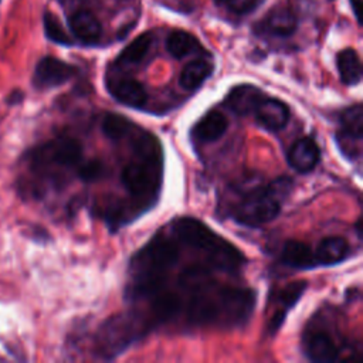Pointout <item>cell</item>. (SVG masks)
Listing matches in <instances>:
<instances>
[{
	"instance_id": "1",
	"label": "cell",
	"mask_w": 363,
	"mask_h": 363,
	"mask_svg": "<svg viewBox=\"0 0 363 363\" xmlns=\"http://www.w3.org/2000/svg\"><path fill=\"white\" fill-rule=\"evenodd\" d=\"M187 244L183 245L170 224L163 227L162 265L143 277L129 278L126 299L146 330L177 325L182 329H237L251 318L257 295L247 286L225 284L220 275L235 277L245 257L231 242L193 217L172 221Z\"/></svg>"
},
{
	"instance_id": "2",
	"label": "cell",
	"mask_w": 363,
	"mask_h": 363,
	"mask_svg": "<svg viewBox=\"0 0 363 363\" xmlns=\"http://www.w3.org/2000/svg\"><path fill=\"white\" fill-rule=\"evenodd\" d=\"M82 162V146L74 138L60 136L37 146L28 153V170L35 180L33 191L40 193L48 186L61 187L68 172L77 173Z\"/></svg>"
},
{
	"instance_id": "3",
	"label": "cell",
	"mask_w": 363,
	"mask_h": 363,
	"mask_svg": "<svg viewBox=\"0 0 363 363\" xmlns=\"http://www.w3.org/2000/svg\"><path fill=\"white\" fill-rule=\"evenodd\" d=\"M162 150L153 135L143 132L135 142V156L123 166L121 183L143 204L156 201L162 183Z\"/></svg>"
},
{
	"instance_id": "4",
	"label": "cell",
	"mask_w": 363,
	"mask_h": 363,
	"mask_svg": "<svg viewBox=\"0 0 363 363\" xmlns=\"http://www.w3.org/2000/svg\"><path fill=\"white\" fill-rule=\"evenodd\" d=\"M289 186V179H279L269 186L250 187L233 203L230 217L245 227H259L272 221L281 211L282 193H288Z\"/></svg>"
},
{
	"instance_id": "5",
	"label": "cell",
	"mask_w": 363,
	"mask_h": 363,
	"mask_svg": "<svg viewBox=\"0 0 363 363\" xmlns=\"http://www.w3.org/2000/svg\"><path fill=\"white\" fill-rule=\"evenodd\" d=\"M147 333L145 325L132 311L105 320L96 332L94 352L98 359L111 360Z\"/></svg>"
},
{
	"instance_id": "6",
	"label": "cell",
	"mask_w": 363,
	"mask_h": 363,
	"mask_svg": "<svg viewBox=\"0 0 363 363\" xmlns=\"http://www.w3.org/2000/svg\"><path fill=\"white\" fill-rule=\"evenodd\" d=\"M363 111L362 104L343 109L339 115V129L336 132V143L339 150L349 160L360 157V143L363 136Z\"/></svg>"
},
{
	"instance_id": "7",
	"label": "cell",
	"mask_w": 363,
	"mask_h": 363,
	"mask_svg": "<svg viewBox=\"0 0 363 363\" xmlns=\"http://www.w3.org/2000/svg\"><path fill=\"white\" fill-rule=\"evenodd\" d=\"M302 347L305 356L311 362L316 363H330L337 362L340 359V347L335 342V339L329 335L326 329L311 328L305 329L302 337Z\"/></svg>"
},
{
	"instance_id": "8",
	"label": "cell",
	"mask_w": 363,
	"mask_h": 363,
	"mask_svg": "<svg viewBox=\"0 0 363 363\" xmlns=\"http://www.w3.org/2000/svg\"><path fill=\"white\" fill-rule=\"evenodd\" d=\"M75 74L77 67L48 55L37 62L33 75V84L38 89H50L68 82Z\"/></svg>"
},
{
	"instance_id": "9",
	"label": "cell",
	"mask_w": 363,
	"mask_h": 363,
	"mask_svg": "<svg viewBox=\"0 0 363 363\" xmlns=\"http://www.w3.org/2000/svg\"><path fill=\"white\" fill-rule=\"evenodd\" d=\"M298 28V16L289 6H275L262 21L255 26V33L278 38L291 37Z\"/></svg>"
},
{
	"instance_id": "10",
	"label": "cell",
	"mask_w": 363,
	"mask_h": 363,
	"mask_svg": "<svg viewBox=\"0 0 363 363\" xmlns=\"http://www.w3.org/2000/svg\"><path fill=\"white\" fill-rule=\"evenodd\" d=\"M252 113L258 126L269 132H277L286 126L291 112L284 101L262 95L258 99Z\"/></svg>"
},
{
	"instance_id": "11",
	"label": "cell",
	"mask_w": 363,
	"mask_h": 363,
	"mask_svg": "<svg viewBox=\"0 0 363 363\" xmlns=\"http://www.w3.org/2000/svg\"><path fill=\"white\" fill-rule=\"evenodd\" d=\"M306 286H308V282L305 281L289 282L285 288H282L278 294H275V298H274L275 309L272 311L267 322V332L269 335H274L282 326L288 312L296 305V302L302 296Z\"/></svg>"
},
{
	"instance_id": "12",
	"label": "cell",
	"mask_w": 363,
	"mask_h": 363,
	"mask_svg": "<svg viewBox=\"0 0 363 363\" xmlns=\"http://www.w3.org/2000/svg\"><path fill=\"white\" fill-rule=\"evenodd\" d=\"M106 86L109 94L121 104L130 108H140L147 101V92L145 86L129 77L108 78Z\"/></svg>"
},
{
	"instance_id": "13",
	"label": "cell",
	"mask_w": 363,
	"mask_h": 363,
	"mask_svg": "<svg viewBox=\"0 0 363 363\" xmlns=\"http://www.w3.org/2000/svg\"><path fill=\"white\" fill-rule=\"evenodd\" d=\"M286 160L294 170L308 173L319 163L320 149L312 138H301L291 145L286 152Z\"/></svg>"
},
{
	"instance_id": "14",
	"label": "cell",
	"mask_w": 363,
	"mask_h": 363,
	"mask_svg": "<svg viewBox=\"0 0 363 363\" xmlns=\"http://www.w3.org/2000/svg\"><path fill=\"white\" fill-rule=\"evenodd\" d=\"M313 250V257L318 267H330L343 262L350 257L352 250L349 242L339 235L322 238Z\"/></svg>"
},
{
	"instance_id": "15",
	"label": "cell",
	"mask_w": 363,
	"mask_h": 363,
	"mask_svg": "<svg viewBox=\"0 0 363 363\" xmlns=\"http://www.w3.org/2000/svg\"><path fill=\"white\" fill-rule=\"evenodd\" d=\"M68 26L75 38L86 45L96 44L102 34L99 20L88 10H78L72 13L68 18Z\"/></svg>"
},
{
	"instance_id": "16",
	"label": "cell",
	"mask_w": 363,
	"mask_h": 363,
	"mask_svg": "<svg viewBox=\"0 0 363 363\" xmlns=\"http://www.w3.org/2000/svg\"><path fill=\"white\" fill-rule=\"evenodd\" d=\"M228 122L224 113L211 109L203 115L191 130V136L199 143H211L218 140L227 130Z\"/></svg>"
},
{
	"instance_id": "17",
	"label": "cell",
	"mask_w": 363,
	"mask_h": 363,
	"mask_svg": "<svg viewBox=\"0 0 363 363\" xmlns=\"http://www.w3.org/2000/svg\"><path fill=\"white\" fill-rule=\"evenodd\" d=\"M262 91L250 84H241L234 86L225 96L223 105L235 115L252 113L258 99L262 96Z\"/></svg>"
},
{
	"instance_id": "18",
	"label": "cell",
	"mask_w": 363,
	"mask_h": 363,
	"mask_svg": "<svg viewBox=\"0 0 363 363\" xmlns=\"http://www.w3.org/2000/svg\"><path fill=\"white\" fill-rule=\"evenodd\" d=\"M281 262L294 269H313L316 268L313 250L301 241L288 240L281 248Z\"/></svg>"
},
{
	"instance_id": "19",
	"label": "cell",
	"mask_w": 363,
	"mask_h": 363,
	"mask_svg": "<svg viewBox=\"0 0 363 363\" xmlns=\"http://www.w3.org/2000/svg\"><path fill=\"white\" fill-rule=\"evenodd\" d=\"M155 43V35L152 31L143 33L138 35L133 41H130L118 55L115 65L128 67V65H138L146 60Z\"/></svg>"
},
{
	"instance_id": "20",
	"label": "cell",
	"mask_w": 363,
	"mask_h": 363,
	"mask_svg": "<svg viewBox=\"0 0 363 363\" xmlns=\"http://www.w3.org/2000/svg\"><path fill=\"white\" fill-rule=\"evenodd\" d=\"M339 78L345 85H357L362 79V62L353 48H345L336 55Z\"/></svg>"
},
{
	"instance_id": "21",
	"label": "cell",
	"mask_w": 363,
	"mask_h": 363,
	"mask_svg": "<svg viewBox=\"0 0 363 363\" xmlns=\"http://www.w3.org/2000/svg\"><path fill=\"white\" fill-rule=\"evenodd\" d=\"M213 64L206 60H194L184 65L180 72L179 82L182 88L187 91H194L204 84V81L213 74Z\"/></svg>"
},
{
	"instance_id": "22",
	"label": "cell",
	"mask_w": 363,
	"mask_h": 363,
	"mask_svg": "<svg viewBox=\"0 0 363 363\" xmlns=\"http://www.w3.org/2000/svg\"><path fill=\"white\" fill-rule=\"evenodd\" d=\"M166 50L172 57L180 60L201 50V44L193 34L184 30H173L166 38Z\"/></svg>"
},
{
	"instance_id": "23",
	"label": "cell",
	"mask_w": 363,
	"mask_h": 363,
	"mask_svg": "<svg viewBox=\"0 0 363 363\" xmlns=\"http://www.w3.org/2000/svg\"><path fill=\"white\" fill-rule=\"evenodd\" d=\"M132 128H133V123L128 118L118 113H111V112L102 118V123H101V129L104 135L115 142L128 136Z\"/></svg>"
},
{
	"instance_id": "24",
	"label": "cell",
	"mask_w": 363,
	"mask_h": 363,
	"mask_svg": "<svg viewBox=\"0 0 363 363\" xmlns=\"http://www.w3.org/2000/svg\"><path fill=\"white\" fill-rule=\"evenodd\" d=\"M43 23H44L45 37L50 41L57 43L60 45H72L74 44V41L71 40L68 33L64 30L62 24L60 23V20L57 18V16L54 13L45 11L44 17H43Z\"/></svg>"
},
{
	"instance_id": "25",
	"label": "cell",
	"mask_w": 363,
	"mask_h": 363,
	"mask_svg": "<svg viewBox=\"0 0 363 363\" xmlns=\"http://www.w3.org/2000/svg\"><path fill=\"white\" fill-rule=\"evenodd\" d=\"M265 0H216V4L234 16H245L252 13Z\"/></svg>"
},
{
	"instance_id": "26",
	"label": "cell",
	"mask_w": 363,
	"mask_h": 363,
	"mask_svg": "<svg viewBox=\"0 0 363 363\" xmlns=\"http://www.w3.org/2000/svg\"><path fill=\"white\" fill-rule=\"evenodd\" d=\"M105 174V166L101 160L92 159L88 162H82L78 167L77 176L84 182H94L101 179Z\"/></svg>"
},
{
	"instance_id": "27",
	"label": "cell",
	"mask_w": 363,
	"mask_h": 363,
	"mask_svg": "<svg viewBox=\"0 0 363 363\" xmlns=\"http://www.w3.org/2000/svg\"><path fill=\"white\" fill-rule=\"evenodd\" d=\"M349 1H350V7H352V10H353V14H354V17H356V20H357V23H359V26H360V24H362L360 9H362L363 1H362V0H349Z\"/></svg>"
},
{
	"instance_id": "28",
	"label": "cell",
	"mask_w": 363,
	"mask_h": 363,
	"mask_svg": "<svg viewBox=\"0 0 363 363\" xmlns=\"http://www.w3.org/2000/svg\"><path fill=\"white\" fill-rule=\"evenodd\" d=\"M121 1H123V0H121Z\"/></svg>"
}]
</instances>
